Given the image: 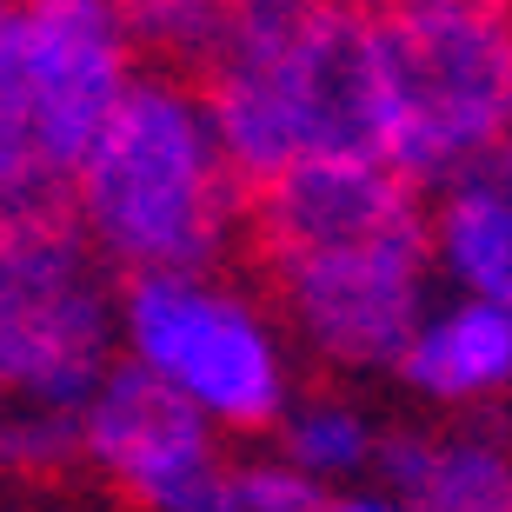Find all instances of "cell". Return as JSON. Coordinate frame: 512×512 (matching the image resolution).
Instances as JSON below:
<instances>
[{"mask_svg": "<svg viewBox=\"0 0 512 512\" xmlns=\"http://www.w3.org/2000/svg\"><path fill=\"white\" fill-rule=\"evenodd\" d=\"M313 512H413V506L393 493H326Z\"/></svg>", "mask_w": 512, "mask_h": 512, "instance_id": "obj_17", "label": "cell"}, {"mask_svg": "<svg viewBox=\"0 0 512 512\" xmlns=\"http://www.w3.org/2000/svg\"><path fill=\"white\" fill-rule=\"evenodd\" d=\"M413 512H512V466L493 433L433 439L419 493L406 499Z\"/></svg>", "mask_w": 512, "mask_h": 512, "instance_id": "obj_12", "label": "cell"}, {"mask_svg": "<svg viewBox=\"0 0 512 512\" xmlns=\"http://www.w3.org/2000/svg\"><path fill=\"white\" fill-rule=\"evenodd\" d=\"M114 366V293L67 213L0 227V393L74 413Z\"/></svg>", "mask_w": 512, "mask_h": 512, "instance_id": "obj_6", "label": "cell"}, {"mask_svg": "<svg viewBox=\"0 0 512 512\" xmlns=\"http://www.w3.org/2000/svg\"><path fill=\"white\" fill-rule=\"evenodd\" d=\"M114 340L127 366L213 433H273L293 406V360L273 313L213 273H133L114 293Z\"/></svg>", "mask_w": 512, "mask_h": 512, "instance_id": "obj_4", "label": "cell"}, {"mask_svg": "<svg viewBox=\"0 0 512 512\" xmlns=\"http://www.w3.org/2000/svg\"><path fill=\"white\" fill-rule=\"evenodd\" d=\"M200 107L240 187L320 153H373L366 133V7L253 0L207 47Z\"/></svg>", "mask_w": 512, "mask_h": 512, "instance_id": "obj_2", "label": "cell"}, {"mask_svg": "<svg viewBox=\"0 0 512 512\" xmlns=\"http://www.w3.org/2000/svg\"><path fill=\"white\" fill-rule=\"evenodd\" d=\"M393 373L433 406H479L499 399L512 380V306L453 293L446 306H426L406 346L393 353Z\"/></svg>", "mask_w": 512, "mask_h": 512, "instance_id": "obj_10", "label": "cell"}, {"mask_svg": "<svg viewBox=\"0 0 512 512\" xmlns=\"http://www.w3.org/2000/svg\"><path fill=\"white\" fill-rule=\"evenodd\" d=\"M266 266L280 280L286 320L333 366H393V353L426 313V280H433L426 220L399 233H373V240H346V247L266 260Z\"/></svg>", "mask_w": 512, "mask_h": 512, "instance_id": "obj_7", "label": "cell"}, {"mask_svg": "<svg viewBox=\"0 0 512 512\" xmlns=\"http://www.w3.org/2000/svg\"><path fill=\"white\" fill-rule=\"evenodd\" d=\"M7 7H14V0H0V34H7Z\"/></svg>", "mask_w": 512, "mask_h": 512, "instance_id": "obj_19", "label": "cell"}, {"mask_svg": "<svg viewBox=\"0 0 512 512\" xmlns=\"http://www.w3.org/2000/svg\"><path fill=\"white\" fill-rule=\"evenodd\" d=\"M133 27L114 0H14L0 34V140L67 193L80 153L133 87Z\"/></svg>", "mask_w": 512, "mask_h": 512, "instance_id": "obj_5", "label": "cell"}, {"mask_svg": "<svg viewBox=\"0 0 512 512\" xmlns=\"http://www.w3.org/2000/svg\"><path fill=\"white\" fill-rule=\"evenodd\" d=\"M67 220L120 273H213L247 220V187L213 140L200 87L133 74L67 180Z\"/></svg>", "mask_w": 512, "mask_h": 512, "instance_id": "obj_1", "label": "cell"}, {"mask_svg": "<svg viewBox=\"0 0 512 512\" xmlns=\"http://www.w3.org/2000/svg\"><path fill=\"white\" fill-rule=\"evenodd\" d=\"M247 213L260 227L266 260H293V253L419 227L426 200L386 167L380 153H320V160H300V167L273 173L266 187H253Z\"/></svg>", "mask_w": 512, "mask_h": 512, "instance_id": "obj_9", "label": "cell"}, {"mask_svg": "<svg viewBox=\"0 0 512 512\" xmlns=\"http://www.w3.org/2000/svg\"><path fill=\"white\" fill-rule=\"evenodd\" d=\"M280 439H286V466H300L313 486L326 479H353L373 459V419L346 399H306L280 413Z\"/></svg>", "mask_w": 512, "mask_h": 512, "instance_id": "obj_13", "label": "cell"}, {"mask_svg": "<svg viewBox=\"0 0 512 512\" xmlns=\"http://www.w3.org/2000/svg\"><path fill=\"white\" fill-rule=\"evenodd\" d=\"M360 7H466V0H360Z\"/></svg>", "mask_w": 512, "mask_h": 512, "instance_id": "obj_18", "label": "cell"}, {"mask_svg": "<svg viewBox=\"0 0 512 512\" xmlns=\"http://www.w3.org/2000/svg\"><path fill=\"white\" fill-rule=\"evenodd\" d=\"M426 260L473 300H512V173L506 153L453 173L426 220Z\"/></svg>", "mask_w": 512, "mask_h": 512, "instance_id": "obj_11", "label": "cell"}, {"mask_svg": "<svg viewBox=\"0 0 512 512\" xmlns=\"http://www.w3.org/2000/svg\"><path fill=\"white\" fill-rule=\"evenodd\" d=\"M512 34L499 0L366 7V133L413 193L506 153Z\"/></svg>", "mask_w": 512, "mask_h": 512, "instance_id": "obj_3", "label": "cell"}, {"mask_svg": "<svg viewBox=\"0 0 512 512\" xmlns=\"http://www.w3.org/2000/svg\"><path fill=\"white\" fill-rule=\"evenodd\" d=\"M114 7L127 14L133 40H153V47H167V54L207 60L220 27H227L240 7H253V0H114Z\"/></svg>", "mask_w": 512, "mask_h": 512, "instance_id": "obj_14", "label": "cell"}, {"mask_svg": "<svg viewBox=\"0 0 512 512\" xmlns=\"http://www.w3.org/2000/svg\"><path fill=\"white\" fill-rule=\"evenodd\" d=\"M80 453L147 512H233V466L220 433L153 386L140 366H107L74 406Z\"/></svg>", "mask_w": 512, "mask_h": 512, "instance_id": "obj_8", "label": "cell"}, {"mask_svg": "<svg viewBox=\"0 0 512 512\" xmlns=\"http://www.w3.org/2000/svg\"><path fill=\"white\" fill-rule=\"evenodd\" d=\"M80 459V433L74 413H54V406H20L14 419H0V466L14 473H54Z\"/></svg>", "mask_w": 512, "mask_h": 512, "instance_id": "obj_15", "label": "cell"}, {"mask_svg": "<svg viewBox=\"0 0 512 512\" xmlns=\"http://www.w3.org/2000/svg\"><path fill=\"white\" fill-rule=\"evenodd\" d=\"M326 499V486L286 466V459H253V466H233V512H313Z\"/></svg>", "mask_w": 512, "mask_h": 512, "instance_id": "obj_16", "label": "cell"}]
</instances>
